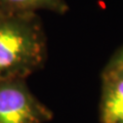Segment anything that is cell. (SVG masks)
I'll list each match as a JSON object with an SVG mask.
<instances>
[{"mask_svg":"<svg viewBox=\"0 0 123 123\" xmlns=\"http://www.w3.org/2000/svg\"><path fill=\"white\" fill-rule=\"evenodd\" d=\"M46 59L47 37L37 12L0 10V82L26 80Z\"/></svg>","mask_w":123,"mask_h":123,"instance_id":"6da1fadb","label":"cell"},{"mask_svg":"<svg viewBox=\"0 0 123 123\" xmlns=\"http://www.w3.org/2000/svg\"><path fill=\"white\" fill-rule=\"evenodd\" d=\"M99 119L102 123H123V76L102 73Z\"/></svg>","mask_w":123,"mask_h":123,"instance_id":"3957f363","label":"cell"},{"mask_svg":"<svg viewBox=\"0 0 123 123\" xmlns=\"http://www.w3.org/2000/svg\"><path fill=\"white\" fill-rule=\"evenodd\" d=\"M52 111L30 90L26 80L0 82V123H47Z\"/></svg>","mask_w":123,"mask_h":123,"instance_id":"7a4b0ae2","label":"cell"},{"mask_svg":"<svg viewBox=\"0 0 123 123\" xmlns=\"http://www.w3.org/2000/svg\"><path fill=\"white\" fill-rule=\"evenodd\" d=\"M103 72L123 76V46L111 57Z\"/></svg>","mask_w":123,"mask_h":123,"instance_id":"5b68a950","label":"cell"},{"mask_svg":"<svg viewBox=\"0 0 123 123\" xmlns=\"http://www.w3.org/2000/svg\"><path fill=\"white\" fill-rule=\"evenodd\" d=\"M0 10L12 12H38L47 10L57 14L68 12L66 0H0Z\"/></svg>","mask_w":123,"mask_h":123,"instance_id":"277c9868","label":"cell"}]
</instances>
